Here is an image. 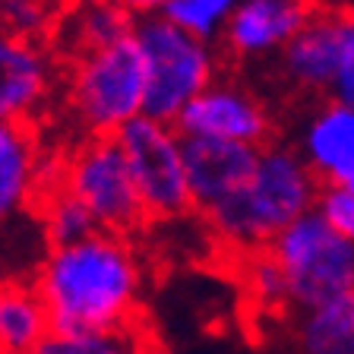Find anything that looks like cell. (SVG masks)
I'll return each instance as SVG.
<instances>
[{"label": "cell", "mask_w": 354, "mask_h": 354, "mask_svg": "<svg viewBox=\"0 0 354 354\" xmlns=\"http://www.w3.org/2000/svg\"><path fill=\"white\" fill-rule=\"evenodd\" d=\"M263 146L231 140H206V136H184V168L190 184L193 209L212 212L225 199L241 193L250 184L253 171L259 165Z\"/></svg>", "instance_id": "8fae6325"}, {"label": "cell", "mask_w": 354, "mask_h": 354, "mask_svg": "<svg viewBox=\"0 0 354 354\" xmlns=\"http://www.w3.org/2000/svg\"><path fill=\"white\" fill-rule=\"evenodd\" d=\"M60 57L48 41L0 29V120L41 124L54 102Z\"/></svg>", "instance_id": "ba28073f"}, {"label": "cell", "mask_w": 354, "mask_h": 354, "mask_svg": "<svg viewBox=\"0 0 354 354\" xmlns=\"http://www.w3.org/2000/svg\"><path fill=\"white\" fill-rule=\"evenodd\" d=\"M44 152L38 124L0 120V225L35 209L38 158Z\"/></svg>", "instance_id": "5bb4252c"}, {"label": "cell", "mask_w": 354, "mask_h": 354, "mask_svg": "<svg viewBox=\"0 0 354 354\" xmlns=\"http://www.w3.org/2000/svg\"><path fill=\"white\" fill-rule=\"evenodd\" d=\"M319 10V0H241L221 35V48L234 60L279 57Z\"/></svg>", "instance_id": "30bf717a"}, {"label": "cell", "mask_w": 354, "mask_h": 354, "mask_svg": "<svg viewBox=\"0 0 354 354\" xmlns=\"http://www.w3.org/2000/svg\"><path fill=\"white\" fill-rule=\"evenodd\" d=\"M146 60V104L142 114L174 124L180 111L218 80L215 44L177 29L162 13L142 16L133 29Z\"/></svg>", "instance_id": "277c9868"}, {"label": "cell", "mask_w": 354, "mask_h": 354, "mask_svg": "<svg viewBox=\"0 0 354 354\" xmlns=\"http://www.w3.org/2000/svg\"><path fill=\"white\" fill-rule=\"evenodd\" d=\"M174 127L180 136L231 140L247 146H266L275 140V120L266 102L234 80H215L180 111Z\"/></svg>", "instance_id": "9c48e42d"}, {"label": "cell", "mask_w": 354, "mask_h": 354, "mask_svg": "<svg viewBox=\"0 0 354 354\" xmlns=\"http://www.w3.org/2000/svg\"><path fill=\"white\" fill-rule=\"evenodd\" d=\"M319 180L304 155L288 142H266L250 184L206 212L209 228L234 247H269L288 225L317 206Z\"/></svg>", "instance_id": "7a4b0ae2"}, {"label": "cell", "mask_w": 354, "mask_h": 354, "mask_svg": "<svg viewBox=\"0 0 354 354\" xmlns=\"http://www.w3.org/2000/svg\"><path fill=\"white\" fill-rule=\"evenodd\" d=\"M291 351L354 354V291L313 310H297L295 329H291Z\"/></svg>", "instance_id": "e0dca14e"}, {"label": "cell", "mask_w": 354, "mask_h": 354, "mask_svg": "<svg viewBox=\"0 0 354 354\" xmlns=\"http://www.w3.org/2000/svg\"><path fill=\"white\" fill-rule=\"evenodd\" d=\"M51 335H82L133 326L142 297V263L130 237L95 231L70 247H51L35 272Z\"/></svg>", "instance_id": "6da1fadb"}, {"label": "cell", "mask_w": 354, "mask_h": 354, "mask_svg": "<svg viewBox=\"0 0 354 354\" xmlns=\"http://www.w3.org/2000/svg\"><path fill=\"white\" fill-rule=\"evenodd\" d=\"M297 152L304 155L310 171L326 180L354 152V108L326 98L304 124Z\"/></svg>", "instance_id": "2e32d148"}, {"label": "cell", "mask_w": 354, "mask_h": 354, "mask_svg": "<svg viewBox=\"0 0 354 354\" xmlns=\"http://www.w3.org/2000/svg\"><path fill=\"white\" fill-rule=\"evenodd\" d=\"M0 3H3V0H0Z\"/></svg>", "instance_id": "4316f807"}, {"label": "cell", "mask_w": 354, "mask_h": 354, "mask_svg": "<svg viewBox=\"0 0 354 354\" xmlns=\"http://www.w3.org/2000/svg\"><path fill=\"white\" fill-rule=\"evenodd\" d=\"M323 184H335V187H345V190H351V193H354V152L348 155L345 162H342L339 168L332 171L329 177H326Z\"/></svg>", "instance_id": "d4e9b609"}, {"label": "cell", "mask_w": 354, "mask_h": 354, "mask_svg": "<svg viewBox=\"0 0 354 354\" xmlns=\"http://www.w3.org/2000/svg\"><path fill=\"white\" fill-rule=\"evenodd\" d=\"M35 209L41 215V231L51 247H70V243H80L86 237H92L95 231H102L98 221L92 218V212L76 196H70L64 187L41 196L35 203Z\"/></svg>", "instance_id": "ac0fdd59"}, {"label": "cell", "mask_w": 354, "mask_h": 354, "mask_svg": "<svg viewBox=\"0 0 354 354\" xmlns=\"http://www.w3.org/2000/svg\"><path fill=\"white\" fill-rule=\"evenodd\" d=\"M313 209L323 215L326 225H329L335 234H342L345 241L354 243V193L351 190L335 187V184H323Z\"/></svg>", "instance_id": "603a6c76"}, {"label": "cell", "mask_w": 354, "mask_h": 354, "mask_svg": "<svg viewBox=\"0 0 354 354\" xmlns=\"http://www.w3.org/2000/svg\"><path fill=\"white\" fill-rule=\"evenodd\" d=\"M342 16L345 10H319L279 51V73L288 86L313 98H329L342 57Z\"/></svg>", "instance_id": "7c38bea8"}, {"label": "cell", "mask_w": 354, "mask_h": 354, "mask_svg": "<svg viewBox=\"0 0 354 354\" xmlns=\"http://www.w3.org/2000/svg\"><path fill=\"white\" fill-rule=\"evenodd\" d=\"M64 102L86 136H118L142 118L146 60L136 35H127L64 64Z\"/></svg>", "instance_id": "3957f363"}, {"label": "cell", "mask_w": 354, "mask_h": 354, "mask_svg": "<svg viewBox=\"0 0 354 354\" xmlns=\"http://www.w3.org/2000/svg\"><path fill=\"white\" fill-rule=\"evenodd\" d=\"M64 3H86V0H64Z\"/></svg>", "instance_id": "484cf974"}, {"label": "cell", "mask_w": 354, "mask_h": 354, "mask_svg": "<svg viewBox=\"0 0 354 354\" xmlns=\"http://www.w3.org/2000/svg\"><path fill=\"white\" fill-rule=\"evenodd\" d=\"M136 16L118 0H86V3H64L60 19L54 26L48 44L60 57V64L73 60L76 54L95 51L104 44H114L120 38L133 35Z\"/></svg>", "instance_id": "4fadbf2b"}, {"label": "cell", "mask_w": 354, "mask_h": 354, "mask_svg": "<svg viewBox=\"0 0 354 354\" xmlns=\"http://www.w3.org/2000/svg\"><path fill=\"white\" fill-rule=\"evenodd\" d=\"M329 98L354 108V10H345V16H342V57L329 88Z\"/></svg>", "instance_id": "cb8c5ba5"}, {"label": "cell", "mask_w": 354, "mask_h": 354, "mask_svg": "<svg viewBox=\"0 0 354 354\" xmlns=\"http://www.w3.org/2000/svg\"><path fill=\"white\" fill-rule=\"evenodd\" d=\"M130 165L149 221H174L196 212L184 168V136L174 124L136 118L114 136Z\"/></svg>", "instance_id": "52a82bcc"}, {"label": "cell", "mask_w": 354, "mask_h": 354, "mask_svg": "<svg viewBox=\"0 0 354 354\" xmlns=\"http://www.w3.org/2000/svg\"><path fill=\"white\" fill-rule=\"evenodd\" d=\"M250 263H247V288L263 307H291L288 304V285L281 275L279 263L272 259V253L266 247L250 250Z\"/></svg>", "instance_id": "7402d4cb"}, {"label": "cell", "mask_w": 354, "mask_h": 354, "mask_svg": "<svg viewBox=\"0 0 354 354\" xmlns=\"http://www.w3.org/2000/svg\"><path fill=\"white\" fill-rule=\"evenodd\" d=\"M35 354H152V342L142 326H120L104 332H82V335H48Z\"/></svg>", "instance_id": "d6986e66"}, {"label": "cell", "mask_w": 354, "mask_h": 354, "mask_svg": "<svg viewBox=\"0 0 354 354\" xmlns=\"http://www.w3.org/2000/svg\"><path fill=\"white\" fill-rule=\"evenodd\" d=\"M51 335V317L35 281H0V354H35Z\"/></svg>", "instance_id": "9a60e30c"}, {"label": "cell", "mask_w": 354, "mask_h": 354, "mask_svg": "<svg viewBox=\"0 0 354 354\" xmlns=\"http://www.w3.org/2000/svg\"><path fill=\"white\" fill-rule=\"evenodd\" d=\"M266 250L285 275L295 310H313L354 291V243L335 234L317 209L288 225Z\"/></svg>", "instance_id": "5b68a950"}, {"label": "cell", "mask_w": 354, "mask_h": 354, "mask_svg": "<svg viewBox=\"0 0 354 354\" xmlns=\"http://www.w3.org/2000/svg\"><path fill=\"white\" fill-rule=\"evenodd\" d=\"M64 0H3L0 3V29L22 38L48 41L60 19Z\"/></svg>", "instance_id": "44dd1931"}, {"label": "cell", "mask_w": 354, "mask_h": 354, "mask_svg": "<svg viewBox=\"0 0 354 354\" xmlns=\"http://www.w3.org/2000/svg\"><path fill=\"white\" fill-rule=\"evenodd\" d=\"M237 3L241 0H168L162 16L168 22H174L177 29L190 32L193 38L215 44L221 41V35L228 29Z\"/></svg>", "instance_id": "ffe728a7"}, {"label": "cell", "mask_w": 354, "mask_h": 354, "mask_svg": "<svg viewBox=\"0 0 354 354\" xmlns=\"http://www.w3.org/2000/svg\"><path fill=\"white\" fill-rule=\"evenodd\" d=\"M60 187L92 212L102 231L130 237L149 225L130 165L114 136H86L66 155Z\"/></svg>", "instance_id": "8992f818"}]
</instances>
